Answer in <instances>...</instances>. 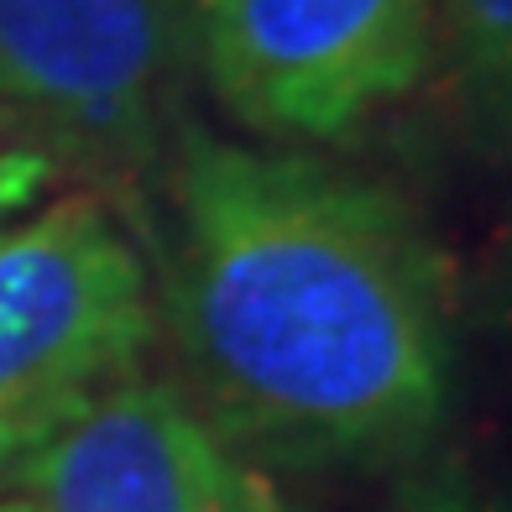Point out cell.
I'll return each instance as SVG.
<instances>
[{
	"label": "cell",
	"instance_id": "6da1fadb",
	"mask_svg": "<svg viewBox=\"0 0 512 512\" xmlns=\"http://www.w3.org/2000/svg\"><path fill=\"white\" fill-rule=\"evenodd\" d=\"M152 283L173 382L272 476L398 471L450 424V262L377 178L183 126Z\"/></svg>",
	"mask_w": 512,
	"mask_h": 512
},
{
	"label": "cell",
	"instance_id": "7a4b0ae2",
	"mask_svg": "<svg viewBox=\"0 0 512 512\" xmlns=\"http://www.w3.org/2000/svg\"><path fill=\"white\" fill-rule=\"evenodd\" d=\"M162 340L142 246L100 194L0 230V476H11Z\"/></svg>",
	"mask_w": 512,
	"mask_h": 512
},
{
	"label": "cell",
	"instance_id": "3957f363",
	"mask_svg": "<svg viewBox=\"0 0 512 512\" xmlns=\"http://www.w3.org/2000/svg\"><path fill=\"white\" fill-rule=\"evenodd\" d=\"M194 79V0H0V110L58 168L142 178L173 152Z\"/></svg>",
	"mask_w": 512,
	"mask_h": 512
},
{
	"label": "cell",
	"instance_id": "277c9868",
	"mask_svg": "<svg viewBox=\"0 0 512 512\" xmlns=\"http://www.w3.org/2000/svg\"><path fill=\"white\" fill-rule=\"evenodd\" d=\"M199 79L256 142L330 147L439 63V0H194Z\"/></svg>",
	"mask_w": 512,
	"mask_h": 512
},
{
	"label": "cell",
	"instance_id": "5b68a950",
	"mask_svg": "<svg viewBox=\"0 0 512 512\" xmlns=\"http://www.w3.org/2000/svg\"><path fill=\"white\" fill-rule=\"evenodd\" d=\"M37 512H304L173 377L136 371L11 471Z\"/></svg>",
	"mask_w": 512,
	"mask_h": 512
},
{
	"label": "cell",
	"instance_id": "8992f818",
	"mask_svg": "<svg viewBox=\"0 0 512 512\" xmlns=\"http://www.w3.org/2000/svg\"><path fill=\"white\" fill-rule=\"evenodd\" d=\"M439 63L471 136L512 157V0H439Z\"/></svg>",
	"mask_w": 512,
	"mask_h": 512
},
{
	"label": "cell",
	"instance_id": "52a82bcc",
	"mask_svg": "<svg viewBox=\"0 0 512 512\" xmlns=\"http://www.w3.org/2000/svg\"><path fill=\"white\" fill-rule=\"evenodd\" d=\"M387 512H512V492L502 481L476 476L465 460H439L429 471L403 481Z\"/></svg>",
	"mask_w": 512,
	"mask_h": 512
},
{
	"label": "cell",
	"instance_id": "ba28073f",
	"mask_svg": "<svg viewBox=\"0 0 512 512\" xmlns=\"http://www.w3.org/2000/svg\"><path fill=\"white\" fill-rule=\"evenodd\" d=\"M58 162L42 152V142L16 121V115L0 110V230H6L16 215L42 199V189L53 183Z\"/></svg>",
	"mask_w": 512,
	"mask_h": 512
},
{
	"label": "cell",
	"instance_id": "9c48e42d",
	"mask_svg": "<svg viewBox=\"0 0 512 512\" xmlns=\"http://www.w3.org/2000/svg\"><path fill=\"white\" fill-rule=\"evenodd\" d=\"M0 512H37L27 497H11V502H0Z\"/></svg>",
	"mask_w": 512,
	"mask_h": 512
}]
</instances>
